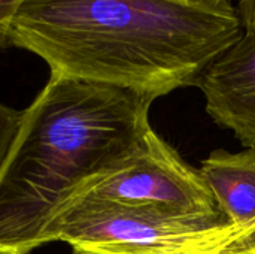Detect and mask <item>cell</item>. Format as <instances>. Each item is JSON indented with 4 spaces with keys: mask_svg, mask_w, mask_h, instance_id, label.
Here are the masks:
<instances>
[{
    "mask_svg": "<svg viewBox=\"0 0 255 254\" xmlns=\"http://www.w3.org/2000/svg\"><path fill=\"white\" fill-rule=\"evenodd\" d=\"M244 33L239 15L179 0H24L9 42L51 69L152 97L193 85Z\"/></svg>",
    "mask_w": 255,
    "mask_h": 254,
    "instance_id": "obj_1",
    "label": "cell"
},
{
    "mask_svg": "<svg viewBox=\"0 0 255 254\" xmlns=\"http://www.w3.org/2000/svg\"><path fill=\"white\" fill-rule=\"evenodd\" d=\"M155 97L51 73L24 109L0 169V254L51 243L61 214L100 177L133 156L149 130Z\"/></svg>",
    "mask_w": 255,
    "mask_h": 254,
    "instance_id": "obj_2",
    "label": "cell"
},
{
    "mask_svg": "<svg viewBox=\"0 0 255 254\" xmlns=\"http://www.w3.org/2000/svg\"><path fill=\"white\" fill-rule=\"evenodd\" d=\"M49 238L66 243L73 254H248L255 252V220L178 217L78 199L55 222Z\"/></svg>",
    "mask_w": 255,
    "mask_h": 254,
    "instance_id": "obj_3",
    "label": "cell"
},
{
    "mask_svg": "<svg viewBox=\"0 0 255 254\" xmlns=\"http://www.w3.org/2000/svg\"><path fill=\"white\" fill-rule=\"evenodd\" d=\"M78 199L108 201L178 217H223L199 169L154 130L133 156L90 184Z\"/></svg>",
    "mask_w": 255,
    "mask_h": 254,
    "instance_id": "obj_4",
    "label": "cell"
},
{
    "mask_svg": "<svg viewBox=\"0 0 255 254\" xmlns=\"http://www.w3.org/2000/svg\"><path fill=\"white\" fill-rule=\"evenodd\" d=\"M215 123L255 147V31L242 36L199 73L194 84Z\"/></svg>",
    "mask_w": 255,
    "mask_h": 254,
    "instance_id": "obj_5",
    "label": "cell"
},
{
    "mask_svg": "<svg viewBox=\"0 0 255 254\" xmlns=\"http://www.w3.org/2000/svg\"><path fill=\"white\" fill-rule=\"evenodd\" d=\"M199 174L227 222H254L255 147L241 153L215 150L202 162Z\"/></svg>",
    "mask_w": 255,
    "mask_h": 254,
    "instance_id": "obj_6",
    "label": "cell"
},
{
    "mask_svg": "<svg viewBox=\"0 0 255 254\" xmlns=\"http://www.w3.org/2000/svg\"><path fill=\"white\" fill-rule=\"evenodd\" d=\"M24 118V109H13L0 103V169L3 168L18 136Z\"/></svg>",
    "mask_w": 255,
    "mask_h": 254,
    "instance_id": "obj_7",
    "label": "cell"
},
{
    "mask_svg": "<svg viewBox=\"0 0 255 254\" xmlns=\"http://www.w3.org/2000/svg\"><path fill=\"white\" fill-rule=\"evenodd\" d=\"M24 0H0V52L12 48L6 34V27Z\"/></svg>",
    "mask_w": 255,
    "mask_h": 254,
    "instance_id": "obj_8",
    "label": "cell"
},
{
    "mask_svg": "<svg viewBox=\"0 0 255 254\" xmlns=\"http://www.w3.org/2000/svg\"><path fill=\"white\" fill-rule=\"evenodd\" d=\"M236 12L244 31H255V0H239Z\"/></svg>",
    "mask_w": 255,
    "mask_h": 254,
    "instance_id": "obj_9",
    "label": "cell"
},
{
    "mask_svg": "<svg viewBox=\"0 0 255 254\" xmlns=\"http://www.w3.org/2000/svg\"><path fill=\"white\" fill-rule=\"evenodd\" d=\"M184 1L190 6L203 9V10H209V12H232L236 10L232 6V0H179Z\"/></svg>",
    "mask_w": 255,
    "mask_h": 254,
    "instance_id": "obj_10",
    "label": "cell"
},
{
    "mask_svg": "<svg viewBox=\"0 0 255 254\" xmlns=\"http://www.w3.org/2000/svg\"><path fill=\"white\" fill-rule=\"evenodd\" d=\"M248 254H255V252H254V253H248Z\"/></svg>",
    "mask_w": 255,
    "mask_h": 254,
    "instance_id": "obj_11",
    "label": "cell"
}]
</instances>
